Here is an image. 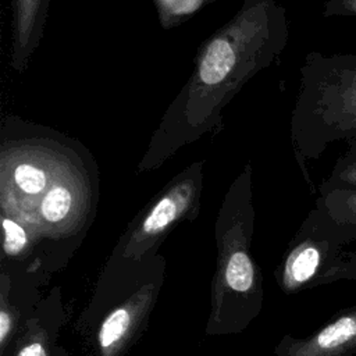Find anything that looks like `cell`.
Segmentation results:
<instances>
[{
  "instance_id": "2",
  "label": "cell",
  "mask_w": 356,
  "mask_h": 356,
  "mask_svg": "<svg viewBox=\"0 0 356 356\" xmlns=\"http://www.w3.org/2000/svg\"><path fill=\"white\" fill-rule=\"evenodd\" d=\"M254 218L252 165L246 164L229 185L216 220L217 261L206 324L209 335L239 334L261 312L263 278L250 253Z\"/></svg>"
},
{
  "instance_id": "4",
  "label": "cell",
  "mask_w": 356,
  "mask_h": 356,
  "mask_svg": "<svg viewBox=\"0 0 356 356\" xmlns=\"http://www.w3.org/2000/svg\"><path fill=\"white\" fill-rule=\"evenodd\" d=\"M204 161L196 160L174 175L132 220L120 241L124 260L139 261L154 254L160 243L181 222L200 211Z\"/></svg>"
},
{
  "instance_id": "6",
  "label": "cell",
  "mask_w": 356,
  "mask_h": 356,
  "mask_svg": "<svg viewBox=\"0 0 356 356\" xmlns=\"http://www.w3.org/2000/svg\"><path fill=\"white\" fill-rule=\"evenodd\" d=\"M341 239L325 217L314 209L280 268L277 281L281 289L285 293H295L318 277L324 261L339 249Z\"/></svg>"
},
{
  "instance_id": "17",
  "label": "cell",
  "mask_w": 356,
  "mask_h": 356,
  "mask_svg": "<svg viewBox=\"0 0 356 356\" xmlns=\"http://www.w3.org/2000/svg\"><path fill=\"white\" fill-rule=\"evenodd\" d=\"M53 356H67V353H65V350H64L63 348L54 346V349H53Z\"/></svg>"
},
{
  "instance_id": "5",
  "label": "cell",
  "mask_w": 356,
  "mask_h": 356,
  "mask_svg": "<svg viewBox=\"0 0 356 356\" xmlns=\"http://www.w3.org/2000/svg\"><path fill=\"white\" fill-rule=\"evenodd\" d=\"M99 200V168L86 149L47 188L28 224L40 239H65L90 225Z\"/></svg>"
},
{
  "instance_id": "10",
  "label": "cell",
  "mask_w": 356,
  "mask_h": 356,
  "mask_svg": "<svg viewBox=\"0 0 356 356\" xmlns=\"http://www.w3.org/2000/svg\"><path fill=\"white\" fill-rule=\"evenodd\" d=\"M316 209L342 239H356V189L335 188L320 192Z\"/></svg>"
},
{
  "instance_id": "13",
  "label": "cell",
  "mask_w": 356,
  "mask_h": 356,
  "mask_svg": "<svg viewBox=\"0 0 356 356\" xmlns=\"http://www.w3.org/2000/svg\"><path fill=\"white\" fill-rule=\"evenodd\" d=\"M18 331V312L11 300V275L3 268L0 274V356H6Z\"/></svg>"
},
{
  "instance_id": "16",
  "label": "cell",
  "mask_w": 356,
  "mask_h": 356,
  "mask_svg": "<svg viewBox=\"0 0 356 356\" xmlns=\"http://www.w3.org/2000/svg\"><path fill=\"white\" fill-rule=\"evenodd\" d=\"M323 15L356 18V0H325L323 4Z\"/></svg>"
},
{
  "instance_id": "9",
  "label": "cell",
  "mask_w": 356,
  "mask_h": 356,
  "mask_svg": "<svg viewBox=\"0 0 356 356\" xmlns=\"http://www.w3.org/2000/svg\"><path fill=\"white\" fill-rule=\"evenodd\" d=\"M50 0H11L10 67L22 74L38 50L46 28Z\"/></svg>"
},
{
  "instance_id": "7",
  "label": "cell",
  "mask_w": 356,
  "mask_h": 356,
  "mask_svg": "<svg viewBox=\"0 0 356 356\" xmlns=\"http://www.w3.org/2000/svg\"><path fill=\"white\" fill-rule=\"evenodd\" d=\"M161 281L143 284L103 318L96 332V356H125L147 324Z\"/></svg>"
},
{
  "instance_id": "14",
  "label": "cell",
  "mask_w": 356,
  "mask_h": 356,
  "mask_svg": "<svg viewBox=\"0 0 356 356\" xmlns=\"http://www.w3.org/2000/svg\"><path fill=\"white\" fill-rule=\"evenodd\" d=\"M217 0H153L163 29H172L196 15L204 6Z\"/></svg>"
},
{
  "instance_id": "8",
  "label": "cell",
  "mask_w": 356,
  "mask_h": 356,
  "mask_svg": "<svg viewBox=\"0 0 356 356\" xmlns=\"http://www.w3.org/2000/svg\"><path fill=\"white\" fill-rule=\"evenodd\" d=\"M275 356H352L356 353V306L337 312L327 324L306 338L285 335Z\"/></svg>"
},
{
  "instance_id": "11",
  "label": "cell",
  "mask_w": 356,
  "mask_h": 356,
  "mask_svg": "<svg viewBox=\"0 0 356 356\" xmlns=\"http://www.w3.org/2000/svg\"><path fill=\"white\" fill-rule=\"evenodd\" d=\"M13 356H53V328L43 314L29 316L14 341Z\"/></svg>"
},
{
  "instance_id": "3",
  "label": "cell",
  "mask_w": 356,
  "mask_h": 356,
  "mask_svg": "<svg viewBox=\"0 0 356 356\" xmlns=\"http://www.w3.org/2000/svg\"><path fill=\"white\" fill-rule=\"evenodd\" d=\"M355 134L356 53H307L291 117V140L309 184L307 161L317 160L330 145Z\"/></svg>"
},
{
  "instance_id": "15",
  "label": "cell",
  "mask_w": 356,
  "mask_h": 356,
  "mask_svg": "<svg viewBox=\"0 0 356 356\" xmlns=\"http://www.w3.org/2000/svg\"><path fill=\"white\" fill-rule=\"evenodd\" d=\"M345 152L337 159L331 174L318 186V192H325L335 188L356 189V134L349 138Z\"/></svg>"
},
{
  "instance_id": "1",
  "label": "cell",
  "mask_w": 356,
  "mask_h": 356,
  "mask_svg": "<svg viewBox=\"0 0 356 356\" xmlns=\"http://www.w3.org/2000/svg\"><path fill=\"white\" fill-rule=\"evenodd\" d=\"M289 26L277 0H245L197 49L192 72L156 127L136 172L160 168L184 146L224 129L222 110L285 50Z\"/></svg>"
},
{
  "instance_id": "12",
  "label": "cell",
  "mask_w": 356,
  "mask_h": 356,
  "mask_svg": "<svg viewBox=\"0 0 356 356\" xmlns=\"http://www.w3.org/2000/svg\"><path fill=\"white\" fill-rule=\"evenodd\" d=\"M3 227V257L21 260L29 254L33 246L42 241L36 231L25 221L0 211Z\"/></svg>"
}]
</instances>
